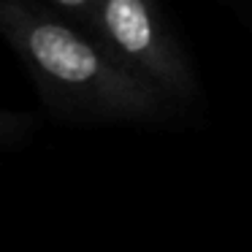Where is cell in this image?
Here are the masks:
<instances>
[{"mask_svg":"<svg viewBox=\"0 0 252 252\" xmlns=\"http://www.w3.org/2000/svg\"><path fill=\"white\" fill-rule=\"evenodd\" d=\"M11 38L33 68L57 90L111 114H155L158 93L152 84L122 65L111 52L52 19L33 17L17 3L3 8Z\"/></svg>","mask_w":252,"mask_h":252,"instance_id":"obj_1","label":"cell"},{"mask_svg":"<svg viewBox=\"0 0 252 252\" xmlns=\"http://www.w3.org/2000/svg\"><path fill=\"white\" fill-rule=\"evenodd\" d=\"M60 6H65V8H84V6H90L93 0H57Z\"/></svg>","mask_w":252,"mask_h":252,"instance_id":"obj_3","label":"cell"},{"mask_svg":"<svg viewBox=\"0 0 252 252\" xmlns=\"http://www.w3.org/2000/svg\"><path fill=\"white\" fill-rule=\"evenodd\" d=\"M98 22L109 52L136 76L176 95L192 93V79L147 0H98Z\"/></svg>","mask_w":252,"mask_h":252,"instance_id":"obj_2","label":"cell"}]
</instances>
